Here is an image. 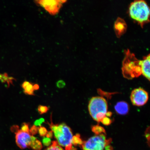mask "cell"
<instances>
[{"label":"cell","instance_id":"6da1fadb","mask_svg":"<svg viewBox=\"0 0 150 150\" xmlns=\"http://www.w3.org/2000/svg\"><path fill=\"white\" fill-rule=\"evenodd\" d=\"M50 125L60 146L65 147V150H76L72 146L73 134L70 127L65 123L55 125L52 122Z\"/></svg>","mask_w":150,"mask_h":150},{"label":"cell","instance_id":"7a4b0ae2","mask_svg":"<svg viewBox=\"0 0 150 150\" xmlns=\"http://www.w3.org/2000/svg\"><path fill=\"white\" fill-rule=\"evenodd\" d=\"M129 13L131 17L138 22L142 28L149 22V7L145 1H135L131 3L129 7Z\"/></svg>","mask_w":150,"mask_h":150},{"label":"cell","instance_id":"3957f363","mask_svg":"<svg viewBox=\"0 0 150 150\" xmlns=\"http://www.w3.org/2000/svg\"><path fill=\"white\" fill-rule=\"evenodd\" d=\"M125 56L122 63V71L124 76L128 79L138 77L142 74L140 60L130 50H125Z\"/></svg>","mask_w":150,"mask_h":150},{"label":"cell","instance_id":"277c9868","mask_svg":"<svg viewBox=\"0 0 150 150\" xmlns=\"http://www.w3.org/2000/svg\"><path fill=\"white\" fill-rule=\"evenodd\" d=\"M108 105L106 99L100 97H95L89 101L88 106L90 115L94 120L102 121L108 112Z\"/></svg>","mask_w":150,"mask_h":150},{"label":"cell","instance_id":"5b68a950","mask_svg":"<svg viewBox=\"0 0 150 150\" xmlns=\"http://www.w3.org/2000/svg\"><path fill=\"white\" fill-rule=\"evenodd\" d=\"M111 142V139H107L105 135L102 134L83 142L82 147L83 150H103Z\"/></svg>","mask_w":150,"mask_h":150},{"label":"cell","instance_id":"8992f818","mask_svg":"<svg viewBox=\"0 0 150 150\" xmlns=\"http://www.w3.org/2000/svg\"><path fill=\"white\" fill-rule=\"evenodd\" d=\"M131 100L134 105L140 106L144 105L149 99V94L147 91L142 88L135 89L131 92Z\"/></svg>","mask_w":150,"mask_h":150},{"label":"cell","instance_id":"52a82bcc","mask_svg":"<svg viewBox=\"0 0 150 150\" xmlns=\"http://www.w3.org/2000/svg\"><path fill=\"white\" fill-rule=\"evenodd\" d=\"M65 1H47L42 0L37 1V4L46 9L50 14L55 15L59 12L63 4L66 2Z\"/></svg>","mask_w":150,"mask_h":150},{"label":"cell","instance_id":"ba28073f","mask_svg":"<svg viewBox=\"0 0 150 150\" xmlns=\"http://www.w3.org/2000/svg\"><path fill=\"white\" fill-rule=\"evenodd\" d=\"M17 145L21 149L30 147L32 142L33 136L30 133L18 130L15 132Z\"/></svg>","mask_w":150,"mask_h":150},{"label":"cell","instance_id":"9c48e42d","mask_svg":"<svg viewBox=\"0 0 150 150\" xmlns=\"http://www.w3.org/2000/svg\"><path fill=\"white\" fill-rule=\"evenodd\" d=\"M150 54L143 58L142 60H140V64L141 67L142 74L150 81Z\"/></svg>","mask_w":150,"mask_h":150},{"label":"cell","instance_id":"30bf717a","mask_svg":"<svg viewBox=\"0 0 150 150\" xmlns=\"http://www.w3.org/2000/svg\"><path fill=\"white\" fill-rule=\"evenodd\" d=\"M127 25L124 20L118 18L114 24V30L117 36L120 38L126 31Z\"/></svg>","mask_w":150,"mask_h":150},{"label":"cell","instance_id":"8fae6325","mask_svg":"<svg viewBox=\"0 0 150 150\" xmlns=\"http://www.w3.org/2000/svg\"><path fill=\"white\" fill-rule=\"evenodd\" d=\"M114 108L116 112L120 115H125L128 113L129 110V105L124 101L118 102Z\"/></svg>","mask_w":150,"mask_h":150},{"label":"cell","instance_id":"7c38bea8","mask_svg":"<svg viewBox=\"0 0 150 150\" xmlns=\"http://www.w3.org/2000/svg\"><path fill=\"white\" fill-rule=\"evenodd\" d=\"M22 87L24 89V93L26 94L30 95H34V91L35 90L33 88V85L32 84L29 82L25 81L22 84Z\"/></svg>","mask_w":150,"mask_h":150},{"label":"cell","instance_id":"4fadbf2b","mask_svg":"<svg viewBox=\"0 0 150 150\" xmlns=\"http://www.w3.org/2000/svg\"><path fill=\"white\" fill-rule=\"evenodd\" d=\"M42 145L40 141L35 137L33 136L32 142L30 147L35 150H41L42 149Z\"/></svg>","mask_w":150,"mask_h":150},{"label":"cell","instance_id":"5bb4252c","mask_svg":"<svg viewBox=\"0 0 150 150\" xmlns=\"http://www.w3.org/2000/svg\"><path fill=\"white\" fill-rule=\"evenodd\" d=\"M14 79L9 76L6 74H2L0 73V81L3 83H7L9 84L12 83Z\"/></svg>","mask_w":150,"mask_h":150},{"label":"cell","instance_id":"9a60e30c","mask_svg":"<svg viewBox=\"0 0 150 150\" xmlns=\"http://www.w3.org/2000/svg\"><path fill=\"white\" fill-rule=\"evenodd\" d=\"M92 130L97 135H98L100 134H102L103 133H105V130L103 128V127H101L99 125H95L92 128Z\"/></svg>","mask_w":150,"mask_h":150},{"label":"cell","instance_id":"2e32d148","mask_svg":"<svg viewBox=\"0 0 150 150\" xmlns=\"http://www.w3.org/2000/svg\"><path fill=\"white\" fill-rule=\"evenodd\" d=\"M45 150H65L60 146L57 141H54L52 142V144L49 147Z\"/></svg>","mask_w":150,"mask_h":150},{"label":"cell","instance_id":"e0dca14e","mask_svg":"<svg viewBox=\"0 0 150 150\" xmlns=\"http://www.w3.org/2000/svg\"><path fill=\"white\" fill-rule=\"evenodd\" d=\"M83 142L82 141L80 137L79 134H77L76 136H73L72 140V145H82Z\"/></svg>","mask_w":150,"mask_h":150},{"label":"cell","instance_id":"ac0fdd59","mask_svg":"<svg viewBox=\"0 0 150 150\" xmlns=\"http://www.w3.org/2000/svg\"><path fill=\"white\" fill-rule=\"evenodd\" d=\"M49 108L46 106L39 105L38 108V111L40 114L46 113L48 112Z\"/></svg>","mask_w":150,"mask_h":150},{"label":"cell","instance_id":"d6986e66","mask_svg":"<svg viewBox=\"0 0 150 150\" xmlns=\"http://www.w3.org/2000/svg\"><path fill=\"white\" fill-rule=\"evenodd\" d=\"M38 131L40 135L42 137L45 136L48 132L45 127L42 126H40L38 128Z\"/></svg>","mask_w":150,"mask_h":150},{"label":"cell","instance_id":"ffe728a7","mask_svg":"<svg viewBox=\"0 0 150 150\" xmlns=\"http://www.w3.org/2000/svg\"><path fill=\"white\" fill-rule=\"evenodd\" d=\"M38 128L35 125H33L31 127L30 129L29 130V133L30 134L34 135L37 134L38 132Z\"/></svg>","mask_w":150,"mask_h":150},{"label":"cell","instance_id":"44dd1931","mask_svg":"<svg viewBox=\"0 0 150 150\" xmlns=\"http://www.w3.org/2000/svg\"><path fill=\"white\" fill-rule=\"evenodd\" d=\"M105 125H109L112 123V121L108 117H105L101 121Z\"/></svg>","mask_w":150,"mask_h":150},{"label":"cell","instance_id":"7402d4cb","mask_svg":"<svg viewBox=\"0 0 150 150\" xmlns=\"http://www.w3.org/2000/svg\"><path fill=\"white\" fill-rule=\"evenodd\" d=\"M21 130L24 132L30 133L29 125L28 123H23L22 125Z\"/></svg>","mask_w":150,"mask_h":150},{"label":"cell","instance_id":"603a6c76","mask_svg":"<svg viewBox=\"0 0 150 150\" xmlns=\"http://www.w3.org/2000/svg\"><path fill=\"white\" fill-rule=\"evenodd\" d=\"M45 122V120L43 118H41V119L39 120H37L35 121L34 123L35 125V126H41V125L44 122Z\"/></svg>","mask_w":150,"mask_h":150},{"label":"cell","instance_id":"cb8c5ba5","mask_svg":"<svg viewBox=\"0 0 150 150\" xmlns=\"http://www.w3.org/2000/svg\"><path fill=\"white\" fill-rule=\"evenodd\" d=\"M42 141L44 145L46 146L50 145L51 144V140L49 138L45 137L43 138Z\"/></svg>","mask_w":150,"mask_h":150},{"label":"cell","instance_id":"d4e9b609","mask_svg":"<svg viewBox=\"0 0 150 150\" xmlns=\"http://www.w3.org/2000/svg\"><path fill=\"white\" fill-rule=\"evenodd\" d=\"M65 85V82L63 80H59L57 83V86L59 88H62Z\"/></svg>","mask_w":150,"mask_h":150},{"label":"cell","instance_id":"484cf974","mask_svg":"<svg viewBox=\"0 0 150 150\" xmlns=\"http://www.w3.org/2000/svg\"><path fill=\"white\" fill-rule=\"evenodd\" d=\"M47 137L48 138H52L53 136V132L52 131H49L46 134Z\"/></svg>","mask_w":150,"mask_h":150},{"label":"cell","instance_id":"4316f807","mask_svg":"<svg viewBox=\"0 0 150 150\" xmlns=\"http://www.w3.org/2000/svg\"><path fill=\"white\" fill-rule=\"evenodd\" d=\"M33 88L35 90L38 89H39V86L37 84H35L33 85Z\"/></svg>","mask_w":150,"mask_h":150},{"label":"cell","instance_id":"83f0119b","mask_svg":"<svg viewBox=\"0 0 150 150\" xmlns=\"http://www.w3.org/2000/svg\"><path fill=\"white\" fill-rule=\"evenodd\" d=\"M112 115V113L111 112H107V113L106 114V115L107 116H108V117H110Z\"/></svg>","mask_w":150,"mask_h":150}]
</instances>
